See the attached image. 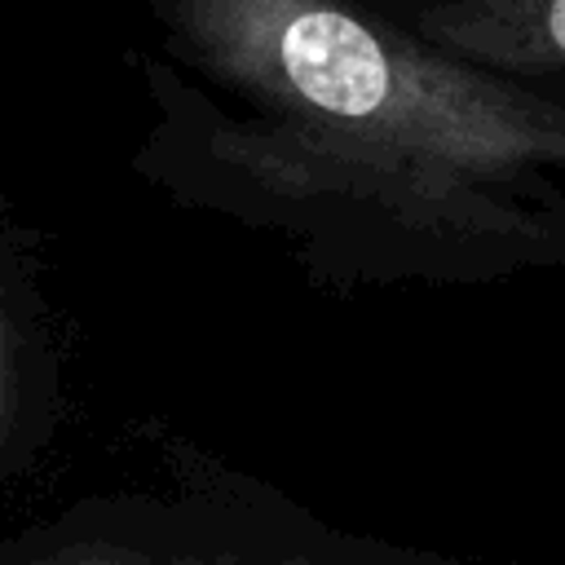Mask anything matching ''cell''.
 <instances>
[{"label": "cell", "mask_w": 565, "mask_h": 565, "mask_svg": "<svg viewBox=\"0 0 565 565\" xmlns=\"http://www.w3.org/2000/svg\"><path fill=\"white\" fill-rule=\"evenodd\" d=\"M9 415V349H4V318H0V428Z\"/></svg>", "instance_id": "obj_3"}, {"label": "cell", "mask_w": 565, "mask_h": 565, "mask_svg": "<svg viewBox=\"0 0 565 565\" xmlns=\"http://www.w3.org/2000/svg\"><path fill=\"white\" fill-rule=\"evenodd\" d=\"M177 49L256 106L234 132L278 190L477 221L486 185L565 163V106L349 0H159Z\"/></svg>", "instance_id": "obj_1"}, {"label": "cell", "mask_w": 565, "mask_h": 565, "mask_svg": "<svg viewBox=\"0 0 565 565\" xmlns=\"http://www.w3.org/2000/svg\"><path fill=\"white\" fill-rule=\"evenodd\" d=\"M411 31L477 71H565V0H428Z\"/></svg>", "instance_id": "obj_2"}]
</instances>
